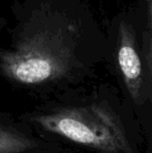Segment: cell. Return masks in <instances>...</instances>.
<instances>
[{
  "label": "cell",
  "instance_id": "6da1fadb",
  "mask_svg": "<svg viewBox=\"0 0 152 153\" xmlns=\"http://www.w3.org/2000/svg\"><path fill=\"white\" fill-rule=\"evenodd\" d=\"M0 46V75L39 87L75 79L106 56V36L87 0H19Z\"/></svg>",
  "mask_w": 152,
  "mask_h": 153
},
{
  "label": "cell",
  "instance_id": "7a4b0ae2",
  "mask_svg": "<svg viewBox=\"0 0 152 153\" xmlns=\"http://www.w3.org/2000/svg\"><path fill=\"white\" fill-rule=\"evenodd\" d=\"M42 129L105 153H129L127 135L119 117L105 104L67 107L31 118Z\"/></svg>",
  "mask_w": 152,
  "mask_h": 153
},
{
  "label": "cell",
  "instance_id": "3957f363",
  "mask_svg": "<svg viewBox=\"0 0 152 153\" xmlns=\"http://www.w3.org/2000/svg\"><path fill=\"white\" fill-rule=\"evenodd\" d=\"M106 36V55H110L129 96L136 103L146 97V69L142 39L134 19L120 14L110 23Z\"/></svg>",
  "mask_w": 152,
  "mask_h": 153
},
{
  "label": "cell",
  "instance_id": "277c9868",
  "mask_svg": "<svg viewBox=\"0 0 152 153\" xmlns=\"http://www.w3.org/2000/svg\"><path fill=\"white\" fill-rule=\"evenodd\" d=\"M37 146L38 143L33 139L16 129L0 124V153H21Z\"/></svg>",
  "mask_w": 152,
  "mask_h": 153
},
{
  "label": "cell",
  "instance_id": "5b68a950",
  "mask_svg": "<svg viewBox=\"0 0 152 153\" xmlns=\"http://www.w3.org/2000/svg\"><path fill=\"white\" fill-rule=\"evenodd\" d=\"M141 39L146 69V96L152 101V0H146V23L141 31Z\"/></svg>",
  "mask_w": 152,
  "mask_h": 153
}]
</instances>
